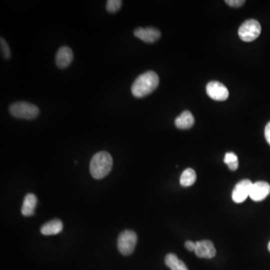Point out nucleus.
Returning <instances> with one entry per match:
<instances>
[{
  "mask_svg": "<svg viewBox=\"0 0 270 270\" xmlns=\"http://www.w3.org/2000/svg\"><path fill=\"white\" fill-rule=\"evenodd\" d=\"M159 84V77L153 71L141 74L134 80L131 86V92L136 98H143L153 92Z\"/></svg>",
  "mask_w": 270,
  "mask_h": 270,
  "instance_id": "1",
  "label": "nucleus"
},
{
  "mask_svg": "<svg viewBox=\"0 0 270 270\" xmlns=\"http://www.w3.org/2000/svg\"><path fill=\"white\" fill-rule=\"evenodd\" d=\"M113 167V159L107 152H99L92 157L90 162L91 175L94 179L101 180L108 175Z\"/></svg>",
  "mask_w": 270,
  "mask_h": 270,
  "instance_id": "2",
  "label": "nucleus"
},
{
  "mask_svg": "<svg viewBox=\"0 0 270 270\" xmlns=\"http://www.w3.org/2000/svg\"><path fill=\"white\" fill-rule=\"evenodd\" d=\"M9 112L14 117L23 119H35L40 113L36 105L26 101L13 103L9 107Z\"/></svg>",
  "mask_w": 270,
  "mask_h": 270,
  "instance_id": "3",
  "label": "nucleus"
},
{
  "mask_svg": "<svg viewBox=\"0 0 270 270\" xmlns=\"http://www.w3.org/2000/svg\"><path fill=\"white\" fill-rule=\"evenodd\" d=\"M261 32V26L258 20L250 19L246 20L239 29L240 39L246 42L255 41L259 37Z\"/></svg>",
  "mask_w": 270,
  "mask_h": 270,
  "instance_id": "4",
  "label": "nucleus"
},
{
  "mask_svg": "<svg viewBox=\"0 0 270 270\" xmlns=\"http://www.w3.org/2000/svg\"><path fill=\"white\" fill-rule=\"evenodd\" d=\"M137 241H138V237L135 232L130 230L122 231L118 238V249L122 255L125 256L130 255L134 252Z\"/></svg>",
  "mask_w": 270,
  "mask_h": 270,
  "instance_id": "5",
  "label": "nucleus"
},
{
  "mask_svg": "<svg viewBox=\"0 0 270 270\" xmlns=\"http://www.w3.org/2000/svg\"><path fill=\"white\" fill-rule=\"evenodd\" d=\"M207 95L216 101H225L229 97L228 88L219 81H211L207 86Z\"/></svg>",
  "mask_w": 270,
  "mask_h": 270,
  "instance_id": "6",
  "label": "nucleus"
},
{
  "mask_svg": "<svg viewBox=\"0 0 270 270\" xmlns=\"http://www.w3.org/2000/svg\"><path fill=\"white\" fill-rule=\"evenodd\" d=\"M253 183L249 180H243L239 182L232 192V199L237 204H241L250 195Z\"/></svg>",
  "mask_w": 270,
  "mask_h": 270,
  "instance_id": "7",
  "label": "nucleus"
},
{
  "mask_svg": "<svg viewBox=\"0 0 270 270\" xmlns=\"http://www.w3.org/2000/svg\"><path fill=\"white\" fill-rule=\"evenodd\" d=\"M270 194V185L267 182L258 181L253 183L250 192L251 199L259 202L264 201Z\"/></svg>",
  "mask_w": 270,
  "mask_h": 270,
  "instance_id": "8",
  "label": "nucleus"
},
{
  "mask_svg": "<svg viewBox=\"0 0 270 270\" xmlns=\"http://www.w3.org/2000/svg\"><path fill=\"white\" fill-rule=\"evenodd\" d=\"M137 38L147 43H154L160 38L161 32L154 27L137 28L134 31Z\"/></svg>",
  "mask_w": 270,
  "mask_h": 270,
  "instance_id": "9",
  "label": "nucleus"
},
{
  "mask_svg": "<svg viewBox=\"0 0 270 270\" xmlns=\"http://www.w3.org/2000/svg\"><path fill=\"white\" fill-rule=\"evenodd\" d=\"M195 253L198 258L211 259L216 256V250L211 241L202 240V241L196 242Z\"/></svg>",
  "mask_w": 270,
  "mask_h": 270,
  "instance_id": "10",
  "label": "nucleus"
},
{
  "mask_svg": "<svg viewBox=\"0 0 270 270\" xmlns=\"http://www.w3.org/2000/svg\"><path fill=\"white\" fill-rule=\"evenodd\" d=\"M73 52L70 47L62 46L58 50L56 55V64L61 69L67 68L73 60Z\"/></svg>",
  "mask_w": 270,
  "mask_h": 270,
  "instance_id": "11",
  "label": "nucleus"
},
{
  "mask_svg": "<svg viewBox=\"0 0 270 270\" xmlns=\"http://www.w3.org/2000/svg\"><path fill=\"white\" fill-rule=\"evenodd\" d=\"M194 123H195V118L189 110L183 111L175 119V125L180 129H189L193 126Z\"/></svg>",
  "mask_w": 270,
  "mask_h": 270,
  "instance_id": "12",
  "label": "nucleus"
},
{
  "mask_svg": "<svg viewBox=\"0 0 270 270\" xmlns=\"http://www.w3.org/2000/svg\"><path fill=\"white\" fill-rule=\"evenodd\" d=\"M63 229V225L59 219H53L47 223L44 224L41 228V233L43 235H56L59 234Z\"/></svg>",
  "mask_w": 270,
  "mask_h": 270,
  "instance_id": "13",
  "label": "nucleus"
},
{
  "mask_svg": "<svg viewBox=\"0 0 270 270\" xmlns=\"http://www.w3.org/2000/svg\"><path fill=\"white\" fill-rule=\"evenodd\" d=\"M37 205V198L33 194H28L23 200L21 213L23 216H31L34 214Z\"/></svg>",
  "mask_w": 270,
  "mask_h": 270,
  "instance_id": "14",
  "label": "nucleus"
},
{
  "mask_svg": "<svg viewBox=\"0 0 270 270\" xmlns=\"http://www.w3.org/2000/svg\"><path fill=\"white\" fill-rule=\"evenodd\" d=\"M165 264L171 270H189L184 262L174 254H168L165 258Z\"/></svg>",
  "mask_w": 270,
  "mask_h": 270,
  "instance_id": "15",
  "label": "nucleus"
},
{
  "mask_svg": "<svg viewBox=\"0 0 270 270\" xmlns=\"http://www.w3.org/2000/svg\"><path fill=\"white\" fill-rule=\"evenodd\" d=\"M197 174L192 168H187L180 177V185L183 187H189L196 182Z\"/></svg>",
  "mask_w": 270,
  "mask_h": 270,
  "instance_id": "16",
  "label": "nucleus"
},
{
  "mask_svg": "<svg viewBox=\"0 0 270 270\" xmlns=\"http://www.w3.org/2000/svg\"><path fill=\"white\" fill-rule=\"evenodd\" d=\"M224 162L228 165L231 171H235L239 168L238 157L234 153H227L224 159Z\"/></svg>",
  "mask_w": 270,
  "mask_h": 270,
  "instance_id": "17",
  "label": "nucleus"
},
{
  "mask_svg": "<svg viewBox=\"0 0 270 270\" xmlns=\"http://www.w3.org/2000/svg\"><path fill=\"white\" fill-rule=\"evenodd\" d=\"M122 2L121 0H108L106 5L107 11L110 13H115L120 9Z\"/></svg>",
  "mask_w": 270,
  "mask_h": 270,
  "instance_id": "18",
  "label": "nucleus"
},
{
  "mask_svg": "<svg viewBox=\"0 0 270 270\" xmlns=\"http://www.w3.org/2000/svg\"><path fill=\"white\" fill-rule=\"evenodd\" d=\"M0 47H1L2 57L5 59H9L11 58V50H10L8 43L5 41L4 38H1V40H0Z\"/></svg>",
  "mask_w": 270,
  "mask_h": 270,
  "instance_id": "19",
  "label": "nucleus"
},
{
  "mask_svg": "<svg viewBox=\"0 0 270 270\" xmlns=\"http://www.w3.org/2000/svg\"><path fill=\"white\" fill-rule=\"evenodd\" d=\"M225 2L230 6L239 8V7H241L246 2V1L244 0H227Z\"/></svg>",
  "mask_w": 270,
  "mask_h": 270,
  "instance_id": "20",
  "label": "nucleus"
},
{
  "mask_svg": "<svg viewBox=\"0 0 270 270\" xmlns=\"http://www.w3.org/2000/svg\"><path fill=\"white\" fill-rule=\"evenodd\" d=\"M186 249L189 252H195L196 249V243H194L192 241H186L185 243Z\"/></svg>",
  "mask_w": 270,
  "mask_h": 270,
  "instance_id": "21",
  "label": "nucleus"
},
{
  "mask_svg": "<svg viewBox=\"0 0 270 270\" xmlns=\"http://www.w3.org/2000/svg\"><path fill=\"white\" fill-rule=\"evenodd\" d=\"M264 134H265V138L267 143L270 145V122H269L267 125H266Z\"/></svg>",
  "mask_w": 270,
  "mask_h": 270,
  "instance_id": "22",
  "label": "nucleus"
},
{
  "mask_svg": "<svg viewBox=\"0 0 270 270\" xmlns=\"http://www.w3.org/2000/svg\"><path fill=\"white\" fill-rule=\"evenodd\" d=\"M268 249H269V251H270V243H269V244H268Z\"/></svg>",
  "mask_w": 270,
  "mask_h": 270,
  "instance_id": "23",
  "label": "nucleus"
}]
</instances>
